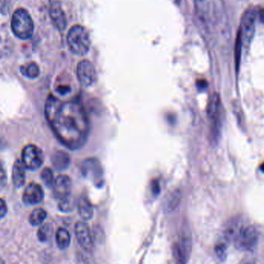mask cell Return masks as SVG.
<instances>
[{
    "mask_svg": "<svg viewBox=\"0 0 264 264\" xmlns=\"http://www.w3.org/2000/svg\"><path fill=\"white\" fill-rule=\"evenodd\" d=\"M59 201H60L59 202V209L63 212H70V211L73 210L75 207V202L71 198V195Z\"/></svg>",
    "mask_w": 264,
    "mask_h": 264,
    "instance_id": "cell-25",
    "label": "cell"
},
{
    "mask_svg": "<svg viewBox=\"0 0 264 264\" xmlns=\"http://www.w3.org/2000/svg\"><path fill=\"white\" fill-rule=\"evenodd\" d=\"M192 240L190 233H185L178 237L173 247V254L176 264H187L192 253Z\"/></svg>",
    "mask_w": 264,
    "mask_h": 264,
    "instance_id": "cell-6",
    "label": "cell"
},
{
    "mask_svg": "<svg viewBox=\"0 0 264 264\" xmlns=\"http://www.w3.org/2000/svg\"><path fill=\"white\" fill-rule=\"evenodd\" d=\"M43 188L36 183H30L25 188L23 192V202L28 205H36L40 203L43 199Z\"/></svg>",
    "mask_w": 264,
    "mask_h": 264,
    "instance_id": "cell-14",
    "label": "cell"
},
{
    "mask_svg": "<svg viewBox=\"0 0 264 264\" xmlns=\"http://www.w3.org/2000/svg\"><path fill=\"white\" fill-rule=\"evenodd\" d=\"M56 241L59 248L61 250L68 248L71 244V235L69 232L66 229L59 228L56 233Z\"/></svg>",
    "mask_w": 264,
    "mask_h": 264,
    "instance_id": "cell-19",
    "label": "cell"
},
{
    "mask_svg": "<svg viewBox=\"0 0 264 264\" xmlns=\"http://www.w3.org/2000/svg\"><path fill=\"white\" fill-rule=\"evenodd\" d=\"M256 14L254 8H249L244 12L240 22V30L243 38L244 48L249 49L255 33Z\"/></svg>",
    "mask_w": 264,
    "mask_h": 264,
    "instance_id": "cell-7",
    "label": "cell"
},
{
    "mask_svg": "<svg viewBox=\"0 0 264 264\" xmlns=\"http://www.w3.org/2000/svg\"><path fill=\"white\" fill-rule=\"evenodd\" d=\"M45 115L54 133L66 146L76 149L84 145L88 137V121L80 103H64L51 95L46 103Z\"/></svg>",
    "mask_w": 264,
    "mask_h": 264,
    "instance_id": "cell-1",
    "label": "cell"
},
{
    "mask_svg": "<svg viewBox=\"0 0 264 264\" xmlns=\"http://www.w3.org/2000/svg\"><path fill=\"white\" fill-rule=\"evenodd\" d=\"M78 209L80 216L84 220H90L93 216V208L90 201L88 200L86 196L80 197L78 200Z\"/></svg>",
    "mask_w": 264,
    "mask_h": 264,
    "instance_id": "cell-18",
    "label": "cell"
},
{
    "mask_svg": "<svg viewBox=\"0 0 264 264\" xmlns=\"http://www.w3.org/2000/svg\"><path fill=\"white\" fill-rule=\"evenodd\" d=\"M7 213V205L5 201L0 199V219H2Z\"/></svg>",
    "mask_w": 264,
    "mask_h": 264,
    "instance_id": "cell-28",
    "label": "cell"
},
{
    "mask_svg": "<svg viewBox=\"0 0 264 264\" xmlns=\"http://www.w3.org/2000/svg\"><path fill=\"white\" fill-rule=\"evenodd\" d=\"M0 264H5V262L2 259H0Z\"/></svg>",
    "mask_w": 264,
    "mask_h": 264,
    "instance_id": "cell-34",
    "label": "cell"
},
{
    "mask_svg": "<svg viewBox=\"0 0 264 264\" xmlns=\"http://www.w3.org/2000/svg\"><path fill=\"white\" fill-rule=\"evenodd\" d=\"M77 75L81 85L86 88L92 86L97 80L94 66L88 60H83L78 63Z\"/></svg>",
    "mask_w": 264,
    "mask_h": 264,
    "instance_id": "cell-9",
    "label": "cell"
},
{
    "mask_svg": "<svg viewBox=\"0 0 264 264\" xmlns=\"http://www.w3.org/2000/svg\"><path fill=\"white\" fill-rule=\"evenodd\" d=\"M20 71L23 76L30 79H34L40 75L39 66L34 62L29 63L27 65L21 67Z\"/></svg>",
    "mask_w": 264,
    "mask_h": 264,
    "instance_id": "cell-20",
    "label": "cell"
},
{
    "mask_svg": "<svg viewBox=\"0 0 264 264\" xmlns=\"http://www.w3.org/2000/svg\"><path fill=\"white\" fill-rule=\"evenodd\" d=\"M75 231L80 246L86 252L91 253L93 249V242L88 225L85 222H78L75 225Z\"/></svg>",
    "mask_w": 264,
    "mask_h": 264,
    "instance_id": "cell-10",
    "label": "cell"
},
{
    "mask_svg": "<svg viewBox=\"0 0 264 264\" xmlns=\"http://www.w3.org/2000/svg\"><path fill=\"white\" fill-rule=\"evenodd\" d=\"M243 226L244 225L242 224L241 219L235 218L230 220L226 225L224 232H223L225 243L226 244L233 243Z\"/></svg>",
    "mask_w": 264,
    "mask_h": 264,
    "instance_id": "cell-15",
    "label": "cell"
},
{
    "mask_svg": "<svg viewBox=\"0 0 264 264\" xmlns=\"http://www.w3.org/2000/svg\"><path fill=\"white\" fill-rule=\"evenodd\" d=\"M216 257L221 261H224L227 258V244L225 242H219L215 247Z\"/></svg>",
    "mask_w": 264,
    "mask_h": 264,
    "instance_id": "cell-26",
    "label": "cell"
},
{
    "mask_svg": "<svg viewBox=\"0 0 264 264\" xmlns=\"http://www.w3.org/2000/svg\"><path fill=\"white\" fill-rule=\"evenodd\" d=\"M207 114L210 121V140L212 144L219 142L223 123V108L219 94L212 93L207 105Z\"/></svg>",
    "mask_w": 264,
    "mask_h": 264,
    "instance_id": "cell-2",
    "label": "cell"
},
{
    "mask_svg": "<svg viewBox=\"0 0 264 264\" xmlns=\"http://www.w3.org/2000/svg\"><path fill=\"white\" fill-rule=\"evenodd\" d=\"M71 90V88L67 85H60L58 88H57V91L60 94L64 95L66 93H69Z\"/></svg>",
    "mask_w": 264,
    "mask_h": 264,
    "instance_id": "cell-29",
    "label": "cell"
},
{
    "mask_svg": "<svg viewBox=\"0 0 264 264\" xmlns=\"http://www.w3.org/2000/svg\"><path fill=\"white\" fill-rule=\"evenodd\" d=\"M52 226L47 223V224L43 225L39 228L38 232H37V237L40 242L44 243V242L48 241L50 240V237L52 236Z\"/></svg>",
    "mask_w": 264,
    "mask_h": 264,
    "instance_id": "cell-23",
    "label": "cell"
},
{
    "mask_svg": "<svg viewBox=\"0 0 264 264\" xmlns=\"http://www.w3.org/2000/svg\"><path fill=\"white\" fill-rule=\"evenodd\" d=\"M47 218V212L41 208L34 209L29 216V223L33 226H40Z\"/></svg>",
    "mask_w": 264,
    "mask_h": 264,
    "instance_id": "cell-21",
    "label": "cell"
},
{
    "mask_svg": "<svg viewBox=\"0 0 264 264\" xmlns=\"http://www.w3.org/2000/svg\"><path fill=\"white\" fill-rule=\"evenodd\" d=\"M244 48L243 46V38H242V33L239 29L237 33L236 43H235V64H236V69L239 71L240 68V61H241L242 49Z\"/></svg>",
    "mask_w": 264,
    "mask_h": 264,
    "instance_id": "cell-22",
    "label": "cell"
},
{
    "mask_svg": "<svg viewBox=\"0 0 264 264\" xmlns=\"http://www.w3.org/2000/svg\"><path fill=\"white\" fill-rule=\"evenodd\" d=\"M82 173L85 177L93 181L101 179L103 176L101 166L95 159H88L84 161L82 164Z\"/></svg>",
    "mask_w": 264,
    "mask_h": 264,
    "instance_id": "cell-11",
    "label": "cell"
},
{
    "mask_svg": "<svg viewBox=\"0 0 264 264\" xmlns=\"http://www.w3.org/2000/svg\"><path fill=\"white\" fill-rule=\"evenodd\" d=\"M50 16L53 23L60 31H64L67 27L68 21L66 17L65 12L63 10L62 6L60 2H52L50 7Z\"/></svg>",
    "mask_w": 264,
    "mask_h": 264,
    "instance_id": "cell-13",
    "label": "cell"
},
{
    "mask_svg": "<svg viewBox=\"0 0 264 264\" xmlns=\"http://www.w3.org/2000/svg\"><path fill=\"white\" fill-rule=\"evenodd\" d=\"M153 192H154V194H155V195H158V194H159V189H160V188H159V183H156V185H153Z\"/></svg>",
    "mask_w": 264,
    "mask_h": 264,
    "instance_id": "cell-32",
    "label": "cell"
},
{
    "mask_svg": "<svg viewBox=\"0 0 264 264\" xmlns=\"http://www.w3.org/2000/svg\"><path fill=\"white\" fill-rule=\"evenodd\" d=\"M254 264L253 262H248V263H247V264Z\"/></svg>",
    "mask_w": 264,
    "mask_h": 264,
    "instance_id": "cell-35",
    "label": "cell"
},
{
    "mask_svg": "<svg viewBox=\"0 0 264 264\" xmlns=\"http://www.w3.org/2000/svg\"><path fill=\"white\" fill-rule=\"evenodd\" d=\"M197 87L199 88V90H205L208 87L207 82H205V80H200L197 82Z\"/></svg>",
    "mask_w": 264,
    "mask_h": 264,
    "instance_id": "cell-30",
    "label": "cell"
},
{
    "mask_svg": "<svg viewBox=\"0 0 264 264\" xmlns=\"http://www.w3.org/2000/svg\"><path fill=\"white\" fill-rule=\"evenodd\" d=\"M11 29L13 34L21 40H27L33 36L34 23L27 10L19 8L14 12L11 19Z\"/></svg>",
    "mask_w": 264,
    "mask_h": 264,
    "instance_id": "cell-4",
    "label": "cell"
},
{
    "mask_svg": "<svg viewBox=\"0 0 264 264\" xmlns=\"http://www.w3.org/2000/svg\"><path fill=\"white\" fill-rule=\"evenodd\" d=\"M258 16H259L260 20L264 23V9H260L258 12Z\"/></svg>",
    "mask_w": 264,
    "mask_h": 264,
    "instance_id": "cell-31",
    "label": "cell"
},
{
    "mask_svg": "<svg viewBox=\"0 0 264 264\" xmlns=\"http://www.w3.org/2000/svg\"><path fill=\"white\" fill-rule=\"evenodd\" d=\"M22 162L26 170H38L43 163V154L41 149L33 145H28L22 152Z\"/></svg>",
    "mask_w": 264,
    "mask_h": 264,
    "instance_id": "cell-8",
    "label": "cell"
},
{
    "mask_svg": "<svg viewBox=\"0 0 264 264\" xmlns=\"http://www.w3.org/2000/svg\"><path fill=\"white\" fill-rule=\"evenodd\" d=\"M26 167L21 160H16L12 167V182L16 188H20L26 181Z\"/></svg>",
    "mask_w": 264,
    "mask_h": 264,
    "instance_id": "cell-16",
    "label": "cell"
},
{
    "mask_svg": "<svg viewBox=\"0 0 264 264\" xmlns=\"http://www.w3.org/2000/svg\"><path fill=\"white\" fill-rule=\"evenodd\" d=\"M52 188L54 195L59 200L69 196L71 190V180L69 176L66 175L57 176Z\"/></svg>",
    "mask_w": 264,
    "mask_h": 264,
    "instance_id": "cell-12",
    "label": "cell"
},
{
    "mask_svg": "<svg viewBox=\"0 0 264 264\" xmlns=\"http://www.w3.org/2000/svg\"><path fill=\"white\" fill-rule=\"evenodd\" d=\"M41 179L43 180V183L49 188H53L54 186V173L50 168H45L41 173Z\"/></svg>",
    "mask_w": 264,
    "mask_h": 264,
    "instance_id": "cell-24",
    "label": "cell"
},
{
    "mask_svg": "<svg viewBox=\"0 0 264 264\" xmlns=\"http://www.w3.org/2000/svg\"><path fill=\"white\" fill-rule=\"evenodd\" d=\"M258 243V233L251 225L243 226L235 239L233 244L240 251H252Z\"/></svg>",
    "mask_w": 264,
    "mask_h": 264,
    "instance_id": "cell-5",
    "label": "cell"
},
{
    "mask_svg": "<svg viewBox=\"0 0 264 264\" xmlns=\"http://www.w3.org/2000/svg\"><path fill=\"white\" fill-rule=\"evenodd\" d=\"M6 179V170H5L3 163L0 161V186L5 185Z\"/></svg>",
    "mask_w": 264,
    "mask_h": 264,
    "instance_id": "cell-27",
    "label": "cell"
},
{
    "mask_svg": "<svg viewBox=\"0 0 264 264\" xmlns=\"http://www.w3.org/2000/svg\"><path fill=\"white\" fill-rule=\"evenodd\" d=\"M260 168H261V171H262L263 173H264V163H263V164H261V167Z\"/></svg>",
    "mask_w": 264,
    "mask_h": 264,
    "instance_id": "cell-33",
    "label": "cell"
},
{
    "mask_svg": "<svg viewBox=\"0 0 264 264\" xmlns=\"http://www.w3.org/2000/svg\"><path fill=\"white\" fill-rule=\"evenodd\" d=\"M52 164L56 170L64 171L69 167L71 164V158L67 152L64 151H57L51 158Z\"/></svg>",
    "mask_w": 264,
    "mask_h": 264,
    "instance_id": "cell-17",
    "label": "cell"
},
{
    "mask_svg": "<svg viewBox=\"0 0 264 264\" xmlns=\"http://www.w3.org/2000/svg\"><path fill=\"white\" fill-rule=\"evenodd\" d=\"M67 41L70 50L75 55H86L90 50V36L88 30L81 25H75L71 28Z\"/></svg>",
    "mask_w": 264,
    "mask_h": 264,
    "instance_id": "cell-3",
    "label": "cell"
}]
</instances>
